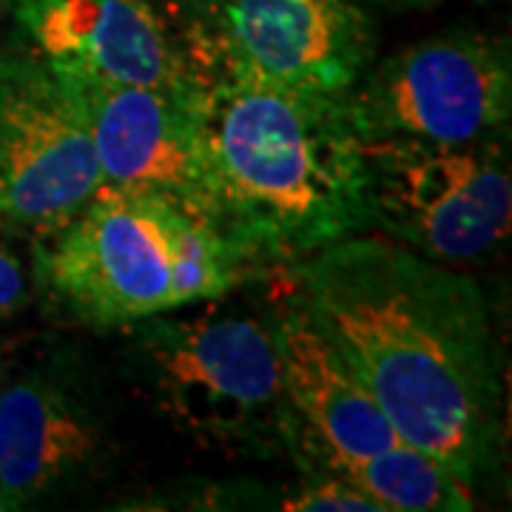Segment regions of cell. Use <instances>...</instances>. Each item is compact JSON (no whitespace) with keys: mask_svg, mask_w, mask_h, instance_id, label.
Instances as JSON below:
<instances>
[{"mask_svg":"<svg viewBox=\"0 0 512 512\" xmlns=\"http://www.w3.org/2000/svg\"><path fill=\"white\" fill-rule=\"evenodd\" d=\"M0 367H3V350H0Z\"/></svg>","mask_w":512,"mask_h":512,"instance_id":"19","label":"cell"},{"mask_svg":"<svg viewBox=\"0 0 512 512\" xmlns=\"http://www.w3.org/2000/svg\"><path fill=\"white\" fill-rule=\"evenodd\" d=\"M370 228L439 262H473L507 239V140L365 143Z\"/></svg>","mask_w":512,"mask_h":512,"instance_id":"5","label":"cell"},{"mask_svg":"<svg viewBox=\"0 0 512 512\" xmlns=\"http://www.w3.org/2000/svg\"><path fill=\"white\" fill-rule=\"evenodd\" d=\"M6 510V504H3V498H0V512Z\"/></svg>","mask_w":512,"mask_h":512,"instance_id":"18","label":"cell"},{"mask_svg":"<svg viewBox=\"0 0 512 512\" xmlns=\"http://www.w3.org/2000/svg\"><path fill=\"white\" fill-rule=\"evenodd\" d=\"M282 507L296 512H384L365 490L333 473H313L299 493L282 501Z\"/></svg>","mask_w":512,"mask_h":512,"instance_id":"14","label":"cell"},{"mask_svg":"<svg viewBox=\"0 0 512 512\" xmlns=\"http://www.w3.org/2000/svg\"><path fill=\"white\" fill-rule=\"evenodd\" d=\"M191 69L345 94L373 60V26L350 0H200L185 12Z\"/></svg>","mask_w":512,"mask_h":512,"instance_id":"7","label":"cell"},{"mask_svg":"<svg viewBox=\"0 0 512 512\" xmlns=\"http://www.w3.org/2000/svg\"><path fill=\"white\" fill-rule=\"evenodd\" d=\"M9 12H12V0H0V26L9 20Z\"/></svg>","mask_w":512,"mask_h":512,"instance_id":"16","label":"cell"},{"mask_svg":"<svg viewBox=\"0 0 512 512\" xmlns=\"http://www.w3.org/2000/svg\"><path fill=\"white\" fill-rule=\"evenodd\" d=\"M29 302V274L6 239V225L0 222V319H9Z\"/></svg>","mask_w":512,"mask_h":512,"instance_id":"15","label":"cell"},{"mask_svg":"<svg viewBox=\"0 0 512 512\" xmlns=\"http://www.w3.org/2000/svg\"><path fill=\"white\" fill-rule=\"evenodd\" d=\"M109 456V419L74 356L57 353L0 393V498L23 510L89 478Z\"/></svg>","mask_w":512,"mask_h":512,"instance_id":"9","label":"cell"},{"mask_svg":"<svg viewBox=\"0 0 512 512\" xmlns=\"http://www.w3.org/2000/svg\"><path fill=\"white\" fill-rule=\"evenodd\" d=\"M134 384L183 433L222 450H271L288 439L276 325L251 313H154L126 325Z\"/></svg>","mask_w":512,"mask_h":512,"instance_id":"3","label":"cell"},{"mask_svg":"<svg viewBox=\"0 0 512 512\" xmlns=\"http://www.w3.org/2000/svg\"><path fill=\"white\" fill-rule=\"evenodd\" d=\"M15 40L72 74L185 86L194 80L185 35L154 0H12Z\"/></svg>","mask_w":512,"mask_h":512,"instance_id":"11","label":"cell"},{"mask_svg":"<svg viewBox=\"0 0 512 512\" xmlns=\"http://www.w3.org/2000/svg\"><path fill=\"white\" fill-rule=\"evenodd\" d=\"M296 296L404 444L467 484L493 467L501 350L476 279L359 234L299 259Z\"/></svg>","mask_w":512,"mask_h":512,"instance_id":"1","label":"cell"},{"mask_svg":"<svg viewBox=\"0 0 512 512\" xmlns=\"http://www.w3.org/2000/svg\"><path fill=\"white\" fill-rule=\"evenodd\" d=\"M276 311L288 439L308 473L333 461L367 458L399 444L393 424L342 353L299 302L296 291Z\"/></svg>","mask_w":512,"mask_h":512,"instance_id":"12","label":"cell"},{"mask_svg":"<svg viewBox=\"0 0 512 512\" xmlns=\"http://www.w3.org/2000/svg\"><path fill=\"white\" fill-rule=\"evenodd\" d=\"M100 188L69 74L23 43L0 46V222L46 237Z\"/></svg>","mask_w":512,"mask_h":512,"instance_id":"8","label":"cell"},{"mask_svg":"<svg viewBox=\"0 0 512 512\" xmlns=\"http://www.w3.org/2000/svg\"><path fill=\"white\" fill-rule=\"evenodd\" d=\"M174 3H177V6H180L183 12H188V9H194V6H197L200 0H174Z\"/></svg>","mask_w":512,"mask_h":512,"instance_id":"17","label":"cell"},{"mask_svg":"<svg viewBox=\"0 0 512 512\" xmlns=\"http://www.w3.org/2000/svg\"><path fill=\"white\" fill-rule=\"evenodd\" d=\"M66 74L89 126L100 188L160 194L200 211L194 80L185 86H137Z\"/></svg>","mask_w":512,"mask_h":512,"instance_id":"10","label":"cell"},{"mask_svg":"<svg viewBox=\"0 0 512 512\" xmlns=\"http://www.w3.org/2000/svg\"><path fill=\"white\" fill-rule=\"evenodd\" d=\"M319 473L348 478L384 512H467L473 510V495L467 481L444 467L439 458L399 441L396 447L376 456L333 461ZM313 476V473H311Z\"/></svg>","mask_w":512,"mask_h":512,"instance_id":"13","label":"cell"},{"mask_svg":"<svg viewBox=\"0 0 512 512\" xmlns=\"http://www.w3.org/2000/svg\"><path fill=\"white\" fill-rule=\"evenodd\" d=\"M345 106L365 143L507 140L510 49L473 32L430 37L367 66L345 92Z\"/></svg>","mask_w":512,"mask_h":512,"instance_id":"6","label":"cell"},{"mask_svg":"<svg viewBox=\"0 0 512 512\" xmlns=\"http://www.w3.org/2000/svg\"><path fill=\"white\" fill-rule=\"evenodd\" d=\"M183 208L160 194L97 188L72 220L32 237L37 288L92 328L174 311V225Z\"/></svg>","mask_w":512,"mask_h":512,"instance_id":"4","label":"cell"},{"mask_svg":"<svg viewBox=\"0 0 512 512\" xmlns=\"http://www.w3.org/2000/svg\"><path fill=\"white\" fill-rule=\"evenodd\" d=\"M200 211L248 265L370 231L365 140L345 94L194 69Z\"/></svg>","mask_w":512,"mask_h":512,"instance_id":"2","label":"cell"}]
</instances>
